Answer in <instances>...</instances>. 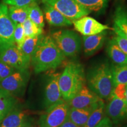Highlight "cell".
Listing matches in <instances>:
<instances>
[{
	"label": "cell",
	"mask_w": 127,
	"mask_h": 127,
	"mask_svg": "<svg viewBox=\"0 0 127 127\" xmlns=\"http://www.w3.org/2000/svg\"><path fill=\"white\" fill-rule=\"evenodd\" d=\"M107 34V32L105 31L93 35L83 36L82 44L85 55H92L101 48L106 39Z\"/></svg>",
	"instance_id": "obj_14"
},
{
	"label": "cell",
	"mask_w": 127,
	"mask_h": 127,
	"mask_svg": "<svg viewBox=\"0 0 127 127\" xmlns=\"http://www.w3.org/2000/svg\"><path fill=\"white\" fill-rule=\"evenodd\" d=\"M113 29L116 34L114 40L121 50L127 55V38L114 25Z\"/></svg>",
	"instance_id": "obj_28"
},
{
	"label": "cell",
	"mask_w": 127,
	"mask_h": 127,
	"mask_svg": "<svg viewBox=\"0 0 127 127\" xmlns=\"http://www.w3.org/2000/svg\"><path fill=\"white\" fill-rule=\"evenodd\" d=\"M30 5L25 6H11L8 7L9 18L15 24H23L28 18Z\"/></svg>",
	"instance_id": "obj_20"
},
{
	"label": "cell",
	"mask_w": 127,
	"mask_h": 127,
	"mask_svg": "<svg viewBox=\"0 0 127 127\" xmlns=\"http://www.w3.org/2000/svg\"><path fill=\"white\" fill-rule=\"evenodd\" d=\"M15 70L12 66L0 60V82L11 75Z\"/></svg>",
	"instance_id": "obj_30"
},
{
	"label": "cell",
	"mask_w": 127,
	"mask_h": 127,
	"mask_svg": "<svg viewBox=\"0 0 127 127\" xmlns=\"http://www.w3.org/2000/svg\"><path fill=\"white\" fill-rule=\"evenodd\" d=\"M28 18L39 27L42 28L44 27V14L36 2L30 4Z\"/></svg>",
	"instance_id": "obj_25"
},
{
	"label": "cell",
	"mask_w": 127,
	"mask_h": 127,
	"mask_svg": "<svg viewBox=\"0 0 127 127\" xmlns=\"http://www.w3.org/2000/svg\"><path fill=\"white\" fill-rule=\"evenodd\" d=\"M51 37L65 57L75 56L81 50V41L74 31L68 30H60L52 33Z\"/></svg>",
	"instance_id": "obj_4"
},
{
	"label": "cell",
	"mask_w": 127,
	"mask_h": 127,
	"mask_svg": "<svg viewBox=\"0 0 127 127\" xmlns=\"http://www.w3.org/2000/svg\"><path fill=\"white\" fill-rule=\"evenodd\" d=\"M60 127H79L75 124L74 123H73L72 121H71L70 120H69L68 119L65 121V122L62 124Z\"/></svg>",
	"instance_id": "obj_34"
},
{
	"label": "cell",
	"mask_w": 127,
	"mask_h": 127,
	"mask_svg": "<svg viewBox=\"0 0 127 127\" xmlns=\"http://www.w3.org/2000/svg\"><path fill=\"white\" fill-rule=\"evenodd\" d=\"M42 2L54 8L72 22L90 13L75 0H42Z\"/></svg>",
	"instance_id": "obj_6"
},
{
	"label": "cell",
	"mask_w": 127,
	"mask_h": 127,
	"mask_svg": "<svg viewBox=\"0 0 127 127\" xmlns=\"http://www.w3.org/2000/svg\"><path fill=\"white\" fill-rule=\"evenodd\" d=\"M102 99L85 85L67 104L69 108L94 109Z\"/></svg>",
	"instance_id": "obj_9"
},
{
	"label": "cell",
	"mask_w": 127,
	"mask_h": 127,
	"mask_svg": "<svg viewBox=\"0 0 127 127\" xmlns=\"http://www.w3.org/2000/svg\"><path fill=\"white\" fill-rule=\"evenodd\" d=\"M41 35H42L34 37H26L21 47L20 50L23 52L27 60L30 63L31 61L32 56L35 50L36 45L38 43Z\"/></svg>",
	"instance_id": "obj_23"
},
{
	"label": "cell",
	"mask_w": 127,
	"mask_h": 127,
	"mask_svg": "<svg viewBox=\"0 0 127 127\" xmlns=\"http://www.w3.org/2000/svg\"><path fill=\"white\" fill-rule=\"evenodd\" d=\"M65 59L52 37L41 35L31 58V63L36 74L54 69Z\"/></svg>",
	"instance_id": "obj_1"
},
{
	"label": "cell",
	"mask_w": 127,
	"mask_h": 127,
	"mask_svg": "<svg viewBox=\"0 0 127 127\" xmlns=\"http://www.w3.org/2000/svg\"><path fill=\"white\" fill-rule=\"evenodd\" d=\"M105 113L110 119L112 123L118 124L127 119V113L125 102L117 98L114 95L108 99Z\"/></svg>",
	"instance_id": "obj_13"
},
{
	"label": "cell",
	"mask_w": 127,
	"mask_h": 127,
	"mask_svg": "<svg viewBox=\"0 0 127 127\" xmlns=\"http://www.w3.org/2000/svg\"><path fill=\"white\" fill-rule=\"evenodd\" d=\"M15 24L9 18L8 7L0 3V52L6 48L15 45L14 32Z\"/></svg>",
	"instance_id": "obj_7"
},
{
	"label": "cell",
	"mask_w": 127,
	"mask_h": 127,
	"mask_svg": "<svg viewBox=\"0 0 127 127\" xmlns=\"http://www.w3.org/2000/svg\"><path fill=\"white\" fill-rule=\"evenodd\" d=\"M88 87L102 99H108L114 88L112 68L104 63L94 66L87 76Z\"/></svg>",
	"instance_id": "obj_3"
},
{
	"label": "cell",
	"mask_w": 127,
	"mask_h": 127,
	"mask_svg": "<svg viewBox=\"0 0 127 127\" xmlns=\"http://www.w3.org/2000/svg\"><path fill=\"white\" fill-rule=\"evenodd\" d=\"M0 60L16 70L28 69L31 64L15 45L6 48L0 52Z\"/></svg>",
	"instance_id": "obj_10"
},
{
	"label": "cell",
	"mask_w": 127,
	"mask_h": 127,
	"mask_svg": "<svg viewBox=\"0 0 127 127\" xmlns=\"http://www.w3.org/2000/svg\"><path fill=\"white\" fill-rule=\"evenodd\" d=\"M30 127V126H29V127Z\"/></svg>",
	"instance_id": "obj_37"
},
{
	"label": "cell",
	"mask_w": 127,
	"mask_h": 127,
	"mask_svg": "<svg viewBox=\"0 0 127 127\" xmlns=\"http://www.w3.org/2000/svg\"><path fill=\"white\" fill-rule=\"evenodd\" d=\"M2 119H3V117L2 115V114H1V112H0V122L2 120Z\"/></svg>",
	"instance_id": "obj_36"
},
{
	"label": "cell",
	"mask_w": 127,
	"mask_h": 127,
	"mask_svg": "<svg viewBox=\"0 0 127 127\" xmlns=\"http://www.w3.org/2000/svg\"><path fill=\"white\" fill-rule=\"evenodd\" d=\"M69 108L63 99L48 108L39 118V127H60L67 120Z\"/></svg>",
	"instance_id": "obj_5"
},
{
	"label": "cell",
	"mask_w": 127,
	"mask_h": 127,
	"mask_svg": "<svg viewBox=\"0 0 127 127\" xmlns=\"http://www.w3.org/2000/svg\"><path fill=\"white\" fill-rule=\"evenodd\" d=\"M127 85L124 84H118L114 86L112 95L119 99L125 101V95H126Z\"/></svg>",
	"instance_id": "obj_31"
},
{
	"label": "cell",
	"mask_w": 127,
	"mask_h": 127,
	"mask_svg": "<svg viewBox=\"0 0 127 127\" xmlns=\"http://www.w3.org/2000/svg\"><path fill=\"white\" fill-rule=\"evenodd\" d=\"M93 109V108L79 109L69 108L67 119L78 127H82L86 123Z\"/></svg>",
	"instance_id": "obj_18"
},
{
	"label": "cell",
	"mask_w": 127,
	"mask_h": 127,
	"mask_svg": "<svg viewBox=\"0 0 127 127\" xmlns=\"http://www.w3.org/2000/svg\"><path fill=\"white\" fill-rule=\"evenodd\" d=\"M114 85L124 84L127 85V65H115L111 67Z\"/></svg>",
	"instance_id": "obj_26"
},
{
	"label": "cell",
	"mask_w": 127,
	"mask_h": 127,
	"mask_svg": "<svg viewBox=\"0 0 127 127\" xmlns=\"http://www.w3.org/2000/svg\"><path fill=\"white\" fill-rule=\"evenodd\" d=\"M30 78L28 69L15 70L0 82V88L13 96L19 95L25 90Z\"/></svg>",
	"instance_id": "obj_8"
},
{
	"label": "cell",
	"mask_w": 127,
	"mask_h": 127,
	"mask_svg": "<svg viewBox=\"0 0 127 127\" xmlns=\"http://www.w3.org/2000/svg\"><path fill=\"white\" fill-rule=\"evenodd\" d=\"M60 75V73H54L48 79L44 91V105L47 108L63 99L58 82Z\"/></svg>",
	"instance_id": "obj_12"
},
{
	"label": "cell",
	"mask_w": 127,
	"mask_h": 127,
	"mask_svg": "<svg viewBox=\"0 0 127 127\" xmlns=\"http://www.w3.org/2000/svg\"><path fill=\"white\" fill-rule=\"evenodd\" d=\"M25 38H26V36L25 35L23 25L20 24H16L14 32V39L15 45L20 50L22 45H23Z\"/></svg>",
	"instance_id": "obj_29"
},
{
	"label": "cell",
	"mask_w": 127,
	"mask_h": 127,
	"mask_svg": "<svg viewBox=\"0 0 127 127\" xmlns=\"http://www.w3.org/2000/svg\"><path fill=\"white\" fill-rule=\"evenodd\" d=\"M107 52L111 60L117 65H127V55L118 47L114 39L109 41Z\"/></svg>",
	"instance_id": "obj_17"
},
{
	"label": "cell",
	"mask_w": 127,
	"mask_h": 127,
	"mask_svg": "<svg viewBox=\"0 0 127 127\" xmlns=\"http://www.w3.org/2000/svg\"><path fill=\"white\" fill-rule=\"evenodd\" d=\"M22 25L26 37H34L41 35L42 34V28L37 26L29 18L27 19Z\"/></svg>",
	"instance_id": "obj_27"
},
{
	"label": "cell",
	"mask_w": 127,
	"mask_h": 127,
	"mask_svg": "<svg viewBox=\"0 0 127 127\" xmlns=\"http://www.w3.org/2000/svg\"><path fill=\"white\" fill-rule=\"evenodd\" d=\"M28 118L24 111L14 109L0 122V127H27Z\"/></svg>",
	"instance_id": "obj_15"
},
{
	"label": "cell",
	"mask_w": 127,
	"mask_h": 127,
	"mask_svg": "<svg viewBox=\"0 0 127 127\" xmlns=\"http://www.w3.org/2000/svg\"><path fill=\"white\" fill-rule=\"evenodd\" d=\"M114 25L127 38V8L118 5L116 8L114 16Z\"/></svg>",
	"instance_id": "obj_21"
},
{
	"label": "cell",
	"mask_w": 127,
	"mask_h": 127,
	"mask_svg": "<svg viewBox=\"0 0 127 127\" xmlns=\"http://www.w3.org/2000/svg\"><path fill=\"white\" fill-rule=\"evenodd\" d=\"M95 127H112V123L108 117H104L102 120Z\"/></svg>",
	"instance_id": "obj_33"
},
{
	"label": "cell",
	"mask_w": 127,
	"mask_h": 127,
	"mask_svg": "<svg viewBox=\"0 0 127 127\" xmlns=\"http://www.w3.org/2000/svg\"><path fill=\"white\" fill-rule=\"evenodd\" d=\"M44 12L47 23L55 27L70 26L73 24L72 21L47 4H44Z\"/></svg>",
	"instance_id": "obj_16"
},
{
	"label": "cell",
	"mask_w": 127,
	"mask_h": 127,
	"mask_svg": "<svg viewBox=\"0 0 127 127\" xmlns=\"http://www.w3.org/2000/svg\"><path fill=\"white\" fill-rule=\"evenodd\" d=\"M105 105L104 101L101 99L99 104L91 112L88 120L82 127H95L99 124L105 117Z\"/></svg>",
	"instance_id": "obj_22"
},
{
	"label": "cell",
	"mask_w": 127,
	"mask_h": 127,
	"mask_svg": "<svg viewBox=\"0 0 127 127\" xmlns=\"http://www.w3.org/2000/svg\"><path fill=\"white\" fill-rule=\"evenodd\" d=\"M125 104H126V108H127V85L126 88V95H125Z\"/></svg>",
	"instance_id": "obj_35"
},
{
	"label": "cell",
	"mask_w": 127,
	"mask_h": 127,
	"mask_svg": "<svg viewBox=\"0 0 127 127\" xmlns=\"http://www.w3.org/2000/svg\"><path fill=\"white\" fill-rule=\"evenodd\" d=\"M75 1L90 12H101L107 7L109 0H75Z\"/></svg>",
	"instance_id": "obj_24"
},
{
	"label": "cell",
	"mask_w": 127,
	"mask_h": 127,
	"mask_svg": "<svg viewBox=\"0 0 127 127\" xmlns=\"http://www.w3.org/2000/svg\"><path fill=\"white\" fill-rule=\"evenodd\" d=\"M73 24L75 29L84 36L93 35L111 29L107 25L102 24L94 18L87 16L75 21Z\"/></svg>",
	"instance_id": "obj_11"
},
{
	"label": "cell",
	"mask_w": 127,
	"mask_h": 127,
	"mask_svg": "<svg viewBox=\"0 0 127 127\" xmlns=\"http://www.w3.org/2000/svg\"><path fill=\"white\" fill-rule=\"evenodd\" d=\"M35 0H2L4 4L11 6H25L34 2Z\"/></svg>",
	"instance_id": "obj_32"
},
{
	"label": "cell",
	"mask_w": 127,
	"mask_h": 127,
	"mask_svg": "<svg viewBox=\"0 0 127 127\" xmlns=\"http://www.w3.org/2000/svg\"><path fill=\"white\" fill-rule=\"evenodd\" d=\"M16 103L17 101L13 95L0 88V112L3 118L15 109Z\"/></svg>",
	"instance_id": "obj_19"
},
{
	"label": "cell",
	"mask_w": 127,
	"mask_h": 127,
	"mask_svg": "<svg viewBox=\"0 0 127 127\" xmlns=\"http://www.w3.org/2000/svg\"><path fill=\"white\" fill-rule=\"evenodd\" d=\"M58 82L62 98L67 102L85 85L86 78L82 66L74 62L68 63L60 74Z\"/></svg>",
	"instance_id": "obj_2"
}]
</instances>
